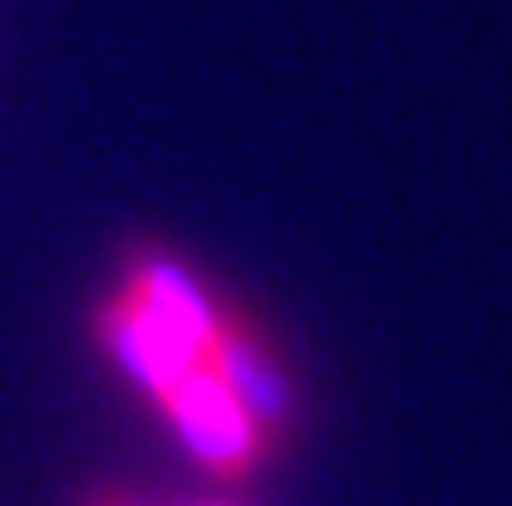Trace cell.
<instances>
[{"label":"cell","mask_w":512,"mask_h":506,"mask_svg":"<svg viewBox=\"0 0 512 506\" xmlns=\"http://www.w3.org/2000/svg\"><path fill=\"white\" fill-rule=\"evenodd\" d=\"M95 342L218 483H248L289 436V383L259 330L177 253H136L95 306Z\"/></svg>","instance_id":"1"},{"label":"cell","mask_w":512,"mask_h":506,"mask_svg":"<svg viewBox=\"0 0 512 506\" xmlns=\"http://www.w3.org/2000/svg\"><path fill=\"white\" fill-rule=\"evenodd\" d=\"M101 506H130V501H101Z\"/></svg>","instance_id":"2"}]
</instances>
